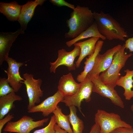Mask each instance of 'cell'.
<instances>
[{"instance_id": "cell-6", "label": "cell", "mask_w": 133, "mask_h": 133, "mask_svg": "<svg viewBox=\"0 0 133 133\" xmlns=\"http://www.w3.org/2000/svg\"><path fill=\"white\" fill-rule=\"evenodd\" d=\"M49 120V118H46L34 121L32 117L25 115L17 121L8 122L3 131L10 133H30L34 129L43 126Z\"/></svg>"}, {"instance_id": "cell-10", "label": "cell", "mask_w": 133, "mask_h": 133, "mask_svg": "<svg viewBox=\"0 0 133 133\" xmlns=\"http://www.w3.org/2000/svg\"><path fill=\"white\" fill-rule=\"evenodd\" d=\"M93 83V92L109 99L114 105L123 108L124 105L123 101L114 88L104 83L99 77L96 78L89 77Z\"/></svg>"}, {"instance_id": "cell-33", "label": "cell", "mask_w": 133, "mask_h": 133, "mask_svg": "<svg viewBox=\"0 0 133 133\" xmlns=\"http://www.w3.org/2000/svg\"><path fill=\"white\" fill-rule=\"evenodd\" d=\"M2 133H8L7 132L3 131V132H2Z\"/></svg>"}, {"instance_id": "cell-31", "label": "cell", "mask_w": 133, "mask_h": 133, "mask_svg": "<svg viewBox=\"0 0 133 133\" xmlns=\"http://www.w3.org/2000/svg\"><path fill=\"white\" fill-rule=\"evenodd\" d=\"M54 128L56 133H68L59 127L56 123L54 125Z\"/></svg>"}, {"instance_id": "cell-13", "label": "cell", "mask_w": 133, "mask_h": 133, "mask_svg": "<svg viewBox=\"0 0 133 133\" xmlns=\"http://www.w3.org/2000/svg\"><path fill=\"white\" fill-rule=\"evenodd\" d=\"M24 31L21 28L14 32H0V65L8 56L9 53L13 43L18 35L24 33Z\"/></svg>"}, {"instance_id": "cell-7", "label": "cell", "mask_w": 133, "mask_h": 133, "mask_svg": "<svg viewBox=\"0 0 133 133\" xmlns=\"http://www.w3.org/2000/svg\"><path fill=\"white\" fill-rule=\"evenodd\" d=\"M23 77L24 80L21 83L24 84L26 87L29 101L28 110L40 102V98L43 95V91L40 88L42 81L40 78L34 79L33 75L27 73L23 75Z\"/></svg>"}, {"instance_id": "cell-18", "label": "cell", "mask_w": 133, "mask_h": 133, "mask_svg": "<svg viewBox=\"0 0 133 133\" xmlns=\"http://www.w3.org/2000/svg\"><path fill=\"white\" fill-rule=\"evenodd\" d=\"M104 41L103 40H99L97 43L95 51L91 55L88 56L84 62L85 66L84 70L77 77V80L79 82H82L87 76L88 73L92 69L95 63L96 58L101 51Z\"/></svg>"}, {"instance_id": "cell-12", "label": "cell", "mask_w": 133, "mask_h": 133, "mask_svg": "<svg viewBox=\"0 0 133 133\" xmlns=\"http://www.w3.org/2000/svg\"><path fill=\"white\" fill-rule=\"evenodd\" d=\"M63 98L64 97L58 90L53 95L47 98L40 104L35 105L27 112L29 113L41 112L44 117L48 116L53 113Z\"/></svg>"}, {"instance_id": "cell-11", "label": "cell", "mask_w": 133, "mask_h": 133, "mask_svg": "<svg viewBox=\"0 0 133 133\" xmlns=\"http://www.w3.org/2000/svg\"><path fill=\"white\" fill-rule=\"evenodd\" d=\"M5 61L8 65L7 70L4 71L8 76L7 81L14 92H17L22 86L21 82L24 80L21 76L19 71L20 68L24 65V63L17 62L9 56L6 58Z\"/></svg>"}, {"instance_id": "cell-5", "label": "cell", "mask_w": 133, "mask_h": 133, "mask_svg": "<svg viewBox=\"0 0 133 133\" xmlns=\"http://www.w3.org/2000/svg\"><path fill=\"white\" fill-rule=\"evenodd\" d=\"M80 84L79 88L75 94L64 97L61 102L64 103L66 106L68 107L73 105L77 107L80 112L84 116L81 110V102L84 100L87 102L90 101L91 95L93 92V83L90 78L87 76Z\"/></svg>"}, {"instance_id": "cell-2", "label": "cell", "mask_w": 133, "mask_h": 133, "mask_svg": "<svg viewBox=\"0 0 133 133\" xmlns=\"http://www.w3.org/2000/svg\"><path fill=\"white\" fill-rule=\"evenodd\" d=\"M93 13L99 32L106 39L124 41L128 37L124 29L109 14L102 11L99 13L94 11Z\"/></svg>"}, {"instance_id": "cell-1", "label": "cell", "mask_w": 133, "mask_h": 133, "mask_svg": "<svg viewBox=\"0 0 133 133\" xmlns=\"http://www.w3.org/2000/svg\"><path fill=\"white\" fill-rule=\"evenodd\" d=\"M95 22L93 12L88 7L77 5L67 20L68 32L65 34L66 38H74L90 27Z\"/></svg>"}, {"instance_id": "cell-3", "label": "cell", "mask_w": 133, "mask_h": 133, "mask_svg": "<svg viewBox=\"0 0 133 133\" xmlns=\"http://www.w3.org/2000/svg\"><path fill=\"white\" fill-rule=\"evenodd\" d=\"M124 44L115 54L113 61L109 67L102 72L99 77L104 84L114 88L120 78V72L124 67L128 58L133 55L131 53L127 54L125 51Z\"/></svg>"}, {"instance_id": "cell-21", "label": "cell", "mask_w": 133, "mask_h": 133, "mask_svg": "<svg viewBox=\"0 0 133 133\" xmlns=\"http://www.w3.org/2000/svg\"><path fill=\"white\" fill-rule=\"evenodd\" d=\"M99 37L103 40L106 39L105 37L100 33L95 21L87 29L77 37L66 42V45L69 47L79 41L89 37Z\"/></svg>"}, {"instance_id": "cell-28", "label": "cell", "mask_w": 133, "mask_h": 133, "mask_svg": "<svg viewBox=\"0 0 133 133\" xmlns=\"http://www.w3.org/2000/svg\"><path fill=\"white\" fill-rule=\"evenodd\" d=\"M110 133H133V128L120 127L115 129Z\"/></svg>"}, {"instance_id": "cell-26", "label": "cell", "mask_w": 133, "mask_h": 133, "mask_svg": "<svg viewBox=\"0 0 133 133\" xmlns=\"http://www.w3.org/2000/svg\"><path fill=\"white\" fill-rule=\"evenodd\" d=\"M49 1L53 5L59 7L66 6L73 10L75 8L74 5L69 3L64 0H50Z\"/></svg>"}, {"instance_id": "cell-8", "label": "cell", "mask_w": 133, "mask_h": 133, "mask_svg": "<svg viewBox=\"0 0 133 133\" xmlns=\"http://www.w3.org/2000/svg\"><path fill=\"white\" fill-rule=\"evenodd\" d=\"M122 45L119 44L107 50L103 54L99 53L97 56L93 66L87 76L98 78L100 73L107 70L111 65L115 54Z\"/></svg>"}, {"instance_id": "cell-19", "label": "cell", "mask_w": 133, "mask_h": 133, "mask_svg": "<svg viewBox=\"0 0 133 133\" xmlns=\"http://www.w3.org/2000/svg\"><path fill=\"white\" fill-rule=\"evenodd\" d=\"M21 8V5L18 4L16 1L9 3L0 2V13L11 21H18Z\"/></svg>"}, {"instance_id": "cell-25", "label": "cell", "mask_w": 133, "mask_h": 133, "mask_svg": "<svg viewBox=\"0 0 133 133\" xmlns=\"http://www.w3.org/2000/svg\"><path fill=\"white\" fill-rule=\"evenodd\" d=\"M56 123L55 118L53 115L52 116L48 125L43 128L35 130L33 133H56L54 126Z\"/></svg>"}, {"instance_id": "cell-30", "label": "cell", "mask_w": 133, "mask_h": 133, "mask_svg": "<svg viewBox=\"0 0 133 133\" xmlns=\"http://www.w3.org/2000/svg\"><path fill=\"white\" fill-rule=\"evenodd\" d=\"M100 128L99 125L95 123L92 127L89 133H100Z\"/></svg>"}, {"instance_id": "cell-29", "label": "cell", "mask_w": 133, "mask_h": 133, "mask_svg": "<svg viewBox=\"0 0 133 133\" xmlns=\"http://www.w3.org/2000/svg\"><path fill=\"white\" fill-rule=\"evenodd\" d=\"M124 44L126 49H129L130 52H133V36L126 40Z\"/></svg>"}, {"instance_id": "cell-23", "label": "cell", "mask_w": 133, "mask_h": 133, "mask_svg": "<svg viewBox=\"0 0 133 133\" xmlns=\"http://www.w3.org/2000/svg\"><path fill=\"white\" fill-rule=\"evenodd\" d=\"M68 107L70 112L68 116L70 124L72 127L73 133H83L84 128L83 123L77 115L76 107L71 105Z\"/></svg>"}, {"instance_id": "cell-4", "label": "cell", "mask_w": 133, "mask_h": 133, "mask_svg": "<svg viewBox=\"0 0 133 133\" xmlns=\"http://www.w3.org/2000/svg\"><path fill=\"white\" fill-rule=\"evenodd\" d=\"M95 123L100 128V133H110L115 129L122 127L132 128V126L122 120L118 114L98 109L95 115Z\"/></svg>"}, {"instance_id": "cell-27", "label": "cell", "mask_w": 133, "mask_h": 133, "mask_svg": "<svg viewBox=\"0 0 133 133\" xmlns=\"http://www.w3.org/2000/svg\"><path fill=\"white\" fill-rule=\"evenodd\" d=\"M14 118L13 114L9 113L4 118L0 119V133H2V129L5 124L10 121Z\"/></svg>"}, {"instance_id": "cell-16", "label": "cell", "mask_w": 133, "mask_h": 133, "mask_svg": "<svg viewBox=\"0 0 133 133\" xmlns=\"http://www.w3.org/2000/svg\"><path fill=\"white\" fill-rule=\"evenodd\" d=\"M100 39L98 37H92L85 41L77 42L74 44V46H79L81 49L80 55L75 62L76 68L80 67L82 61L86 56L91 55L94 53L96 43Z\"/></svg>"}, {"instance_id": "cell-15", "label": "cell", "mask_w": 133, "mask_h": 133, "mask_svg": "<svg viewBox=\"0 0 133 133\" xmlns=\"http://www.w3.org/2000/svg\"><path fill=\"white\" fill-rule=\"evenodd\" d=\"M46 1H28L26 3L21 5V12L18 21L22 29L24 30L26 29L28 23L33 17L36 7L38 5H42Z\"/></svg>"}, {"instance_id": "cell-22", "label": "cell", "mask_w": 133, "mask_h": 133, "mask_svg": "<svg viewBox=\"0 0 133 133\" xmlns=\"http://www.w3.org/2000/svg\"><path fill=\"white\" fill-rule=\"evenodd\" d=\"M53 113L55 116L56 124L59 127L68 133H73L70 126L68 115H64L59 106H57Z\"/></svg>"}, {"instance_id": "cell-32", "label": "cell", "mask_w": 133, "mask_h": 133, "mask_svg": "<svg viewBox=\"0 0 133 133\" xmlns=\"http://www.w3.org/2000/svg\"><path fill=\"white\" fill-rule=\"evenodd\" d=\"M131 109L133 112V104L132 105L131 107Z\"/></svg>"}, {"instance_id": "cell-24", "label": "cell", "mask_w": 133, "mask_h": 133, "mask_svg": "<svg viewBox=\"0 0 133 133\" xmlns=\"http://www.w3.org/2000/svg\"><path fill=\"white\" fill-rule=\"evenodd\" d=\"M14 91L8 83L7 79L5 78H0V97L6 95Z\"/></svg>"}, {"instance_id": "cell-17", "label": "cell", "mask_w": 133, "mask_h": 133, "mask_svg": "<svg viewBox=\"0 0 133 133\" xmlns=\"http://www.w3.org/2000/svg\"><path fill=\"white\" fill-rule=\"evenodd\" d=\"M22 99L21 96L16 95L14 91L0 97V119L3 118L15 107L14 102L21 101Z\"/></svg>"}, {"instance_id": "cell-20", "label": "cell", "mask_w": 133, "mask_h": 133, "mask_svg": "<svg viewBox=\"0 0 133 133\" xmlns=\"http://www.w3.org/2000/svg\"><path fill=\"white\" fill-rule=\"evenodd\" d=\"M125 75L120 77L117 83V85L123 87L124 91L123 95L126 100H130L133 98V70L127 69L125 71Z\"/></svg>"}, {"instance_id": "cell-9", "label": "cell", "mask_w": 133, "mask_h": 133, "mask_svg": "<svg viewBox=\"0 0 133 133\" xmlns=\"http://www.w3.org/2000/svg\"><path fill=\"white\" fill-rule=\"evenodd\" d=\"M74 46V49L70 51H67L63 49L58 50L56 60L54 62L50 63V72L55 73L57 68L61 65L67 66L69 71L75 70L76 67L74 60L76 57L80 55L81 49L79 46Z\"/></svg>"}, {"instance_id": "cell-14", "label": "cell", "mask_w": 133, "mask_h": 133, "mask_svg": "<svg viewBox=\"0 0 133 133\" xmlns=\"http://www.w3.org/2000/svg\"><path fill=\"white\" fill-rule=\"evenodd\" d=\"M80 83H76L71 73L62 76L58 82V91L64 97L74 95L78 90Z\"/></svg>"}]
</instances>
